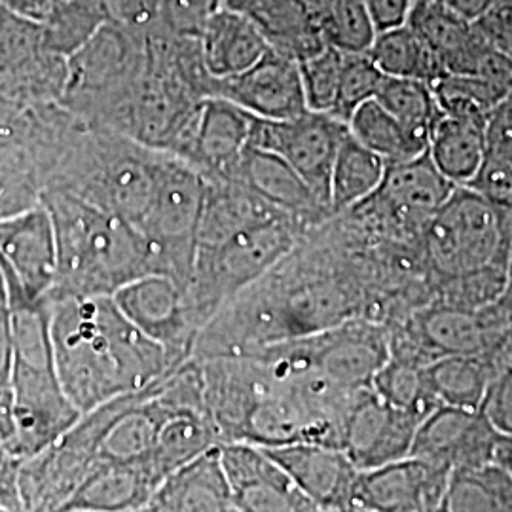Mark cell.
<instances>
[{
	"label": "cell",
	"mask_w": 512,
	"mask_h": 512,
	"mask_svg": "<svg viewBox=\"0 0 512 512\" xmlns=\"http://www.w3.org/2000/svg\"><path fill=\"white\" fill-rule=\"evenodd\" d=\"M55 366L80 414L145 389L171 368L165 349L137 329L112 296H48Z\"/></svg>",
	"instance_id": "1"
},
{
	"label": "cell",
	"mask_w": 512,
	"mask_h": 512,
	"mask_svg": "<svg viewBox=\"0 0 512 512\" xmlns=\"http://www.w3.org/2000/svg\"><path fill=\"white\" fill-rule=\"evenodd\" d=\"M42 203L54 220L57 243V274L48 296H112L156 274L147 239L128 220L63 192H46Z\"/></svg>",
	"instance_id": "2"
},
{
	"label": "cell",
	"mask_w": 512,
	"mask_h": 512,
	"mask_svg": "<svg viewBox=\"0 0 512 512\" xmlns=\"http://www.w3.org/2000/svg\"><path fill=\"white\" fill-rule=\"evenodd\" d=\"M12 304V437L4 444L27 459L59 439L82 416L55 366L50 300H29L8 281Z\"/></svg>",
	"instance_id": "3"
},
{
	"label": "cell",
	"mask_w": 512,
	"mask_h": 512,
	"mask_svg": "<svg viewBox=\"0 0 512 512\" xmlns=\"http://www.w3.org/2000/svg\"><path fill=\"white\" fill-rule=\"evenodd\" d=\"M511 219L458 184L425 222V249L437 272L471 285L473 291L505 293L511 249Z\"/></svg>",
	"instance_id": "4"
},
{
	"label": "cell",
	"mask_w": 512,
	"mask_h": 512,
	"mask_svg": "<svg viewBox=\"0 0 512 512\" xmlns=\"http://www.w3.org/2000/svg\"><path fill=\"white\" fill-rule=\"evenodd\" d=\"M306 232L300 222L281 217L241 230L219 245L200 247L184 289L202 329L230 298L289 255Z\"/></svg>",
	"instance_id": "5"
},
{
	"label": "cell",
	"mask_w": 512,
	"mask_h": 512,
	"mask_svg": "<svg viewBox=\"0 0 512 512\" xmlns=\"http://www.w3.org/2000/svg\"><path fill=\"white\" fill-rule=\"evenodd\" d=\"M207 181L202 171L177 156H162L154 200L139 230L156 262V274L186 287L198 251Z\"/></svg>",
	"instance_id": "6"
},
{
	"label": "cell",
	"mask_w": 512,
	"mask_h": 512,
	"mask_svg": "<svg viewBox=\"0 0 512 512\" xmlns=\"http://www.w3.org/2000/svg\"><path fill=\"white\" fill-rule=\"evenodd\" d=\"M348 133V122L330 112L306 110L291 120H264L255 116L249 145L272 150L285 158L330 211L332 164Z\"/></svg>",
	"instance_id": "7"
},
{
	"label": "cell",
	"mask_w": 512,
	"mask_h": 512,
	"mask_svg": "<svg viewBox=\"0 0 512 512\" xmlns=\"http://www.w3.org/2000/svg\"><path fill=\"white\" fill-rule=\"evenodd\" d=\"M112 298L137 329L165 349L171 365H181L192 357L202 325L179 281L164 274L143 275Z\"/></svg>",
	"instance_id": "8"
},
{
	"label": "cell",
	"mask_w": 512,
	"mask_h": 512,
	"mask_svg": "<svg viewBox=\"0 0 512 512\" xmlns=\"http://www.w3.org/2000/svg\"><path fill=\"white\" fill-rule=\"evenodd\" d=\"M0 266L6 281L25 298L40 300L52 293L57 243L54 220L44 203L0 219Z\"/></svg>",
	"instance_id": "9"
},
{
	"label": "cell",
	"mask_w": 512,
	"mask_h": 512,
	"mask_svg": "<svg viewBox=\"0 0 512 512\" xmlns=\"http://www.w3.org/2000/svg\"><path fill=\"white\" fill-rule=\"evenodd\" d=\"M209 95L224 97L264 120H291L310 110L298 61L274 46L247 71L211 78Z\"/></svg>",
	"instance_id": "10"
},
{
	"label": "cell",
	"mask_w": 512,
	"mask_h": 512,
	"mask_svg": "<svg viewBox=\"0 0 512 512\" xmlns=\"http://www.w3.org/2000/svg\"><path fill=\"white\" fill-rule=\"evenodd\" d=\"M448 478V469L414 456L359 471L349 511H440Z\"/></svg>",
	"instance_id": "11"
},
{
	"label": "cell",
	"mask_w": 512,
	"mask_h": 512,
	"mask_svg": "<svg viewBox=\"0 0 512 512\" xmlns=\"http://www.w3.org/2000/svg\"><path fill=\"white\" fill-rule=\"evenodd\" d=\"M420 418L365 389L348 410L340 448L359 471L408 458Z\"/></svg>",
	"instance_id": "12"
},
{
	"label": "cell",
	"mask_w": 512,
	"mask_h": 512,
	"mask_svg": "<svg viewBox=\"0 0 512 512\" xmlns=\"http://www.w3.org/2000/svg\"><path fill=\"white\" fill-rule=\"evenodd\" d=\"M499 439L480 410L439 404L420 421L410 456L452 473L494 461Z\"/></svg>",
	"instance_id": "13"
},
{
	"label": "cell",
	"mask_w": 512,
	"mask_h": 512,
	"mask_svg": "<svg viewBox=\"0 0 512 512\" xmlns=\"http://www.w3.org/2000/svg\"><path fill=\"white\" fill-rule=\"evenodd\" d=\"M220 458L238 512H313L315 507L298 490L281 465L251 442L220 444Z\"/></svg>",
	"instance_id": "14"
},
{
	"label": "cell",
	"mask_w": 512,
	"mask_h": 512,
	"mask_svg": "<svg viewBox=\"0 0 512 512\" xmlns=\"http://www.w3.org/2000/svg\"><path fill=\"white\" fill-rule=\"evenodd\" d=\"M262 448L291 476L315 511H349L359 469L340 446L291 442Z\"/></svg>",
	"instance_id": "15"
},
{
	"label": "cell",
	"mask_w": 512,
	"mask_h": 512,
	"mask_svg": "<svg viewBox=\"0 0 512 512\" xmlns=\"http://www.w3.org/2000/svg\"><path fill=\"white\" fill-rule=\"evenodd\" d=\"M456 186L433 162L429 150H425L404 162H387L384 179L376 192L353 209L427 222Z\"/></svg>",
	"instance_id": "16"
},
{
	"label": "cell",
	"mask_w": 512,
	"mask_h": 512,
	"mask_svg": "<svg viewBox=\"0 0 512 512\" xmlns=\"http://www.w3.org/2000/svg\"><path fill=\"white\" fill-rule=\"evenodd\" d=\"M249 188L258 198L298 220L306 230L317 228L332 219L329 209L317 200L293 165L272 150L247 145L234 179Z\"/></svg>",
	"instance_id": "17"
},
{
	"label": "cell",
	"mask_w": 512,
	"mask_h": 512,
	"mask_svg": "<svg viewBox=\"0 0 512 512\" xmlns=\"http://www.w3.org/2000/svg\"><path fill=\"white\" fill-rule=\"evenodd\" d=\"M253 114L236 103L209 95L202 101L194 147L188 164L200 169L205 179H234L239 158L251 139Z\"/></svg>",
	"instance_id": "18"
},
{
	"label": "cell",
	"mask_w": 512,
	"mask_h": 512,
	"mask_svg": "<svg viewBox=\"0 0 512 512\" xmlns=\"http://www.w3.org/2000/svg\"><path fill=\"white\" fill-rule=\"evenodd\" d=\"M147 512H238L220 458V444L165 476Z\"/></svg>",
	"instance_id": "19"
},
{
	"label": "cell",
	"mask_w": 512,
	"mask_h": 512,
	"mask_svg": "<svg viewBox=\"0 0 512 512\" xmlns=\"http://www.w3.org/2000/svg\"><path fill=\"white\" fill-rule=\"evenodd\" d=\"M203 67L211 78H228L247 71L270 48L268 38L247 14L219 8L198 38Z\"/></svg>",
	"instance_id": "20"
},
{
	"label": "cell",
	"mask_w": 512,
	"mask_h": 512,
	"mask_svg": "<svg viewBox=\"0 0 512 512\" xmlns=\"http://www.w3.org/2000/svg\"><path fill=\"white\" fill-rule=\"evenodd\" d=\"M205 200L198 230V249L213 247L256 224L289 217L230 179H205ZM293 219V217H291ZM298 222V220H296Z\"/></svg>",
	"instance_id": "21"
},
{
	"label": "cell",
	"mask_w": 512,
	"mask_h": 512,
	"mask_svg": "<svg viewBox=\"0 0 512 512\" xmlns=\"http://www.w3.org/2000/svg\"><path fill=\"white\" fill-rule=\"evenodd\" d=\"M160 482L148 465H105L78 486L61 511H145Z\"/></svg>",
	"instance_id": "22"
},
{
	"label": "cell",
	"mask_w": 512,
	"mask_h": 512,
	"mask_svg": "<svg viewBox=\"0 0 512 512\" xmlns=\"http://www.w3.org/2000/svg\"><path fill=\"white\" fill-rule=\"evenodd\" d=\"M408 25L437 55L444 74L473 76L480 55L490 46L478 33L475 23L459 18L435 0L427 6L414 8Z\"/></svg>",
	"instance_id": "23"
},
{
	"label": "cell",
	"mask_w": 512,
	"mask_h": 512,
	"mask_svg": "<svg viewBox=\"0 0 512 512\" xmlns=\"http://www.w3.org/2000/svg\"><path fill=\"white\" fill-rule=\"evenodd\" d=\"M38 141H19L10 128H0V219L42 202L46 175Z\"/></svg>",
	"instance_id": "24"
},
{
	"label": "cell",
	"mask_w": 512,
	"mask_h": 512,
	"mask_svg": "<svg viewBox=\"0 0 512 512\" xmlns=\"http://www.w3.org/2000/svg\"><path fill=\"white\" fill-rule=\"evenodd\" d=\"M486 120L440 114L435 122L429 154L454 184H467L486 158Z\"/></svg>",
	"instance_id": "25"
},
{
	"label": "cell",
	"mask_w": 512,
	"mask_h": 512,
	"mask_svg": "<svg viewBox=\"0 0 512 512\" xmlns=\"http://www.w3.org/2000/svg\"><path fill=\"white\" fill-rule=\"evenodd\" d=\"M421 346L440 355H484L490 346V321L475 310L440 306L421 311L416 317Z\"/></svg>",
	"instance_id": "26"
},
{
	"label": "cell",
	"mask_w": 512,
	"mask_h": 512,
	"mask_svg": "<svg viewBox=\"0 0 512 512\" xmlns=\"http://www.w3.org/2000/svg\"><path fill=\"white\" fill-rule=\"evenodd\" d=\"M385 165L387 162L382 156L348 133L336 152L330 173L332 217H338L370 198L384 179Z\"/></svg>",
	"instance_id": "27"
},
{
	"label": "cell",
	"mask_w": 512,
	"mask_h": 512,
	"mask_svg": "<svg viewBox=\"0 0 512 512\" xmlns=\"http://www.w3.org/2000/svg\"><path fill=\"white\" fill-rule=\"evenodd\" d=\"M423 374L439 404L480 410L495 372L482 355H440Z\"/></svg>",
	"instance_id": "28"
},
{
	"label": "cell",
	"mask_w": 512,
	"mask_h": 512,
	"mask_svg": "<svg viewBox=\"0 0 512 512\" xmlns=\"http://www.w3.org/2000/svg\"><path fill=\"white\" fill-rule=\"evenodd\" d=\"M440 511H512V475L497 461L450 473Z\"/></svg>",
	"instance_id": "29"
},
{
	"label": "cell",
	"mask_w": 512,
	"mask_h": 512,
	"mask_svg": "<svg viewBox=\"0 0 512 512\" xmlns=\"http://www.w3.org/2000/svg\"><path fill=\"white\" fill-rule=\"evenodd\" d=\"M348 128L359 143L382 156L385 162H404L429 148L427 141L404 128L376 99L355 109L348 120Z\"/></svg>",
	"instance_id": "30"
},
{
	"label": "cell",
	"mask_w": 512,
	"mask_h": 512,
	"mask_svg": "<svg viewBox=\"0 0 512 512\" xmlns=\"http://www.w3.org/2000/svg\"><path fill=\"white\" fill-rule=\"evenodd\" d=\"M368 55L385 76L418 78L431 84L444 74L437 55L408 23L376 33Z\"/></svg>",
	"instance_id": "31"
},
{
	"label": "cell",
	"mask_w": 512,
	"mask_h": 512,
	"mask_svg": "<svg viewBox=\"0 0 512 512\" xmlns=\"http://www.w3.org/2000/svg\"><path fill=\"white\" fill-rule=\"evenodd\" d=\"M404 128L429 143L440 112L431 84L418 78L385 76L374 97Z\"/></svg>",
	"instance_id": "32"
},
{
	"label": "cell",
	"mask_w": 512,
	"mask_h": 512,
	"mask_svg": "<svg viewBox=\"0 0 512 512\" xmlns=\"http://www.w3.org/2000/svg\"><path fill=\"white\" fill-rule=\"evenodd\" d=\"M372 389L387 403L418 416L420 420L439 406L425 380L423 365L406 359L401 353L391 351L389 359L376 372Z\"/></svg>",
	"instance_id": "33"
},
{
	"label": "cell",
	"mask_w": 512,
	"mask_h": 512,
	"mask_svg": "<svg viewBox=\"0 0 512 512\" xmlns=\"http://www.w3.org/2000/svg\"><path fill=\"white\" fill-rule=\"evenodd\" d=\"M317 27L327 44L344 54L368 52L376 37L365 0H327L317 18Z\"/></svg>",
	"instance_id": "34"
},
{
	"label": "cell",
	"mask_w": 512,
	"mask_h": 512,
	"mask_svg": "<svg viewBox=\"0 0 512 512\" xmlns=\"http://www.w3.org/2000/svg\"><path fill=\"white\" fill-rule=\"evenodd\" d=\"M442 114L486 120L507 97L488 82L469 74H442L431 82Z\"/></svg>",
	"instance_id": "35"
},
{
	"label": "cell",
	"mask_w": 512,
	"mask_h": 512,
	"mask_svg": "<svg viewBox=\"0 0 512 512\" xmlns=\"http://www.w3.org/2000/svg\"><path fill=\"white\" fill-rule=\"evenodd\" d=\"M42 35L40 21L23 18L0 4V74L23 73L35 63L44 50Z\"/></svg>",
	"instance_id": "36"
},
{
	"label": "cell",
	"mask_w": 512,
	"mask_h": 512,
	"mask_svg": "<svg viewBox=\"0 0 512 512\" xmlns=\"http://www.w3.org/2000/svg\"><path fill=\"white\" fill-rule=\"evenodd\" d=\"M384 78L368 52L344 54L338 95L330 114L348 122L357 107L376 97Z\"/></svg>",
	"instance_id": "37"
},
{
	"label": "cell",
	"mask_w": 512,
	"mask_h": 512,
	"mask_svg": "<svg viewBox=\"0 0 512 512\" xmlns=\"http://www.w3.org/2000/svg\"><path fill=\"white\" fill-rule=\"evenodd\" d=\"M342 59L344 52L327 44L319 52L298 61L308 109L332 112L340 86Z\"/></svg>",
	"instance_id": "38"
},
{
	"label": "cell",
	"mask_w": 512,
	"mask_h": 512,
	"mask_svg": "<svg viewBox=\"0 0 512 512\" xmlns=\"http://www.w3.org/2000/svg\"><path fill=\"white\" fill-rule=\"evenodd\" d=\"M12 304L0 266V442L12 437Z\"/></svg>",
	"instance_id": "39"
},
{
	"label": "cell",
	"mask_w": 512,
	"mask_h": 512,
	"mask_svg": "<svg viewBox=\"0 0 512 512\" xmlns=\"http://www.w3.org/2000/svg\"><path fill=\"white\" fill-rule=\"evenodd\" d=\"M219 8L222 0H160V18L177 37L198 40Z\"/></svg>",
	"instance_id": "40"
},
{
	"label": "cell",
	"mask_w": 512,
	"mask_h": 512,
	"mask_svg": "<svg viewBox=\"0 0 512 512\" xmlns=\"http://www.w3.org/2000/svg\"><path fill=\"white\" fill-rule=\"evenodd\" d=\"M465 186L473 188L503 217L512 220V169L505 162L486 152L475 177Z\"/></svg>",
	"instance_id": "41"
},
{
	"label": "cell",
	"mask_w": 512,
	"mask_h": 512,
	"mask_svg": "<svg viewBox=\"0 0 512 512\" xmlns=\"http://www.w3.org/2000/svg\"><path fill=\"white\" fill-rule=\"evenodd\" d=\"M480 412L501 437H512V365L495 372Z\"/></svg>",
	"instance_id": "42"
},
{
	"label": "cell",
	"mask_w": 512,
	"mask_h": 512,
	"mask_svg": "<svg viewBox=\"0 0 512 512\" xmlns=\"http://www.w3.org/2000/svg\"><path fill=\"white\" fill-rule=\"evenodd\" d=\"M475 27L490 46L512 59V0H495Z\"/></svg>",
	"instance_id": "43"
},
{
	"label": "cell",
	"mask_w": 512,
	"mask_h": 512,
	"mask_svg": "<svg viewBox=\"0 0 512 512\" xmlns=\"http://www.w3.org/2000/svg\"><path fill=\"white\" fill-rule=\"evenodd\" d=\"M486 152L512 169V109L509 101H503L488 116Z\"/></svg>",
	"instance_id": "44"
},
{
	"label": "cell",
	"mask_w": 512,
	"mask_h": 512,
	"mask_svg": "<svg viewBox=\"0 0 512 512\" xmlns=\"http://www.w3.org/2000/svg\"><path fill=\"white\" fill-rule=\"evenodd\" d=\"M19 465L21 459L10 454L0 442V511H23L19 497Z\"/></svg>",
	"instance_id": "45"
},
{
	"label": "cell",
	"mask_w": 512,
	"mask_h": 512,
	"mask_svg": "<svg viewBox=\"0 0 512 512\" xmlns=\"http://www.w3.org/2000/svg\"><path fill=\"white\" fill-rule=\"evenodd\" d=\"M365 6L376 33H380L408 23L414 0H365Z\"/></svg>",
	"instance_id": "46"
},
{
	"label": "cell",
	"mask_w": 512,
	"mask_h": 512,
	"mask_svg": "<svg viewBox=\"0 0 512 512\" xmlns=\"http://www.w3.org/2000/svg\"><path fill=\"white\" fill-rule=\"evenodd\" d=\"M112 16L124 19L128 25L143 27L160 16V0H109Z\"/></svg>",
	"instance_id": "47"
},
{
	"label": "cell",
	"mask_w": 512,
	"mask_h": 512,
	"mask_svg": "<svg viewBox=\"0 0 512 512\" xmlns=\"http://www.w3.org/2000/svg\"><path fill=\"white\" fill-rule=\"evenodd\" d=\"M446 10L454 12L459 18L467 19L475 23L476 19L482 18L492 6L495 0H435Z\"/></svg>",
	"instance_id": "48"
},
{
	"label": "cell",
	"mask_w": 512,
	"mask_h": 512,
	"mask_svg": "<svg viewBox=\"0 0 512 512\" xmlns=\"http://www.w3.org/2000/svg\"><path fill=\"white\" fill-rule=\"evenodd\" d=\"M0 4L23 18L35 19L40 23H44L52 12V0H0Z\"/></svg>",
	"instance_id": "49"
},
{
	"label": "cell",
	"mask_w": 512,
	"mask_h": 512,
	"mask_svg": "<svg viewBox=\"0 0 512 512\" xmlns=\"http://www.w3.org/2000/svg\"><path fill=\"white\" fill-rule=\"evenodd\" d=\"M512 475V437H501L495 448V458Z\"/></svg>",
	"instance_id": "50"
},
{
	"label": "cell",
	"mask_w": 512,
	"mask_h": 512,
	"mask_svg": "<svg viewBox=\"0 0 512 512\" xmlns=\"http://www.w3.org/2000/svg\"><path fill=\"white\" fill-rule=\"evenodd\" d=\"M505 293H512V239L511 249H509V266H507V287Z\"/></svg>",
	"instance_id": "51"
},
{
	"label": "cell",
	"mask_w": 512,
	"mask_h": 512,
	"mask_svg": "<svg viewBox=\"0 0 512 512\" xmlns=\"http://www.w3.org/2000/svg\"><path fill=\"white\" fill-rule=\"evenodd\" d=\"M429 2H433V0H414V8H421V6H427ZM412 8V10H414Z\"/></svg>",
	"instance_id": "52"
},
{
	"label": "cell",
	"mask_w": 512,
	"mask_h": 512,
	"mask_svg": "<svg viewBox=\"0 0 512 512\" xmlns=\"http://www.w3.org/2000/svg\"><path fill=\"white\" fill-rule=\"evenodd\" d=\"M507 101H509V105H511V109H512V92H511V95H509V97H507Z\"/></svg>",
	"instance_id": "53"
}]
</instances>
